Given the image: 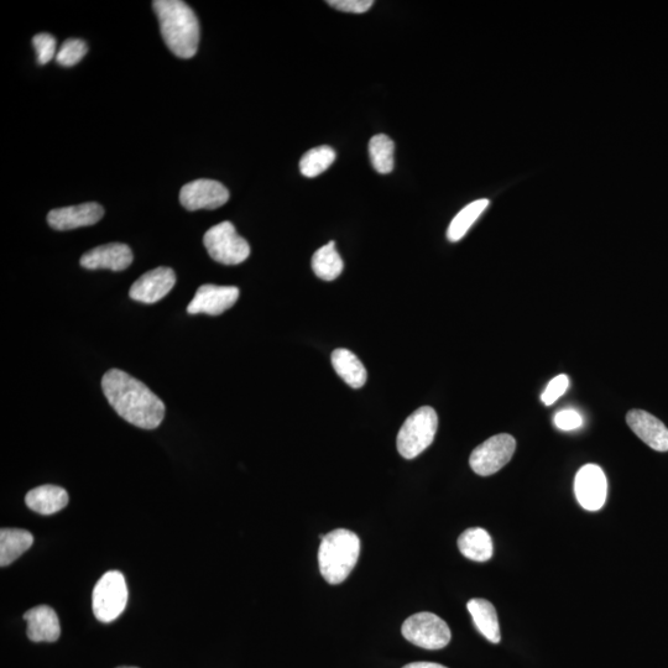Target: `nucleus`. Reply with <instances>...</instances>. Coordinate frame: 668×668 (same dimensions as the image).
<instances>
[{
  "mask_svg": "<svg viewBox=\"0 0 668 668\" xmlns=\"http://www.w3.org/2000/svg\"><path fill=\"white\" fill-rule=\"evenodd\" d=\"M102 389L114 411L139 429H158L165 417L163 400L148 386L119 369L108 370Z\"/></svg>",
  "mask_w": 668,
  "mask_h": 668,
  "instance_id": "nucleus-1",
  "label": "nucleus"
},
{
  "mask_svg": "<svg viewBox=\"0 0 668 668\" xmlns=\"http://www.w3.org/2000/svg\"><path fill=\"white\" fill-rule=\"evenodd\" d=\"M153 8L172 54L180 59L195 56L200 44V23L189 5L181 0H155Z\"/></svg>",
  "mask_w": 668,
  "mask_h": 668,
  "instance_id": "nucleus-2",
  "label": "nucleus"
},
{
  "mask_svg": "<svg viewBox=\"0 0 668 668\" xmlns=\"http://www.w3.org/2000/svg\"><path fill=\"white\" fill-rule=\"evenodd\" d=\"M360 555V540L353 531L338 529L323 536L318 550V566L322 577L330 584H341L356 567Z\"/></svg>",
  "mask_w": 668,
  "mask_h": 668,
  "instance_id": "nucleus-3",
  "label": "nucleus"
},
{
  "mask_svg": "<svg viewBox=\"0 0 668 668\" xmlns=\"http://www.w3.org/2000/svg\"><path fill=\"white\" fill-rule=\"evenodd\" d=\"M438 416L430 406L420 407L407 417L398 435V451L406 459H414L427 450L435 440Z\"/></svg>",
  "mask_w": 668,
  "mask_h": 668,
  "instance_id": "nucleus-4",
  "label": "nucleus"
},
{
  "mask_svg": "<svg viewBox=\"0 0 668 668\" xmlns=\"http://www.w3.org/2000/svg\"><path fill=\"white\" fill-rule=\"evenodd\" d=\"M128 588L123 573H104L92 594V609L101 623H112L127 608Z\"/></svg>",
  "mask_w": 668,
  "mask_h": 668,
  "instance_id": "nucleus-5",
  "label": "nucleus"
},
{
  "mask_svg": "<svg viewBox=\"0 0 668 668\" xmlns=\"http://www.w3.org/2000/svg\"><path fill=\"white\" fill-rule=\"evenodd\" d=\"M203 244L213 260L224 265L242 264L249 258L250 247L231 222H222L208 229Z\"/></svg>",
  "mask_w": 668,
  "mask_h": 668,
  "instance_id": "nucleus-6",
  "label": "nucleus"
},
{
  "mask_svg": "<svg viewBox=\"0 0 668 668\" xmlns=\"http://www.w3.org/2000/svg\"><path fill=\"white\" fill-rule=\"evenodd\" d=\"M404 638L425 650H441L450 644L452 634L445 620L433 613L412 615L401 628Z\"/></svg>",
  "mask_w": 668,
  "mask_h": 668,
  "instance_id": "nucleus-7",
  "label": "nucleus"
},
{
  "mask_svg": "<svg viewBox=\"0 0 668 668\" xmlns=\"http://www.w3.org/2000/svg\"><path fill=\"white\" fill-rule=\"evenodd\" d=\"M515 450V438L508 433H500L478 446L472 452L469 464L478 476L489 477L510 462Z\"/></svg>",
  "mask_w": 668,
  "mask_h": 668,
  "instance_id": "nucleus-8",
  "label": "nucleus"
},
{
  "mask_svg": "<svg viewBox=\"0 0 668 668\" xmlns=\"http://www.w3.org/2000/svg\"><path fill=\"white\" fill-rule=\"evenodd\" d=\"M608 482L603 469L597 464H587L579 469L574 479V494L579 505L588 511H598L607 500Z\"/></svg>",
  "mask_w": 668,
  "mask_h": 668,
  "instance_id": "nucleus-9",
  "label": "nucleus"
},
{
  "mask_svg": "<svg viewBox=\"0 0 668 668\" xmlns=\"http://www.w3.org/2000/svg\"><path fill=\"white\" fill-rule=\"evenodd\" d=\"M229 191L221 182L213 180H196L182 187L180 202L187 211L217 210L226 205Z\"/></svg>",
  "mask_w": 668,
  "mask_h": 668,
  "instance_id": "nucleus-10",
  "label": "nucleus"
},
{
  "mask_svg": "<svg viewBox=\"0 0 668 668\" xmlns=\"http://www.w3.org/2000/svg\"><path fill=\"white\" fill-rule=\"evenodd\" d=\"M239 299V289L236 286H217L212 284L202 285L197 290L195 297L187 306L190 315L218 316L232 309Z\"/></svg>",
  "mask_w": 668,
  "mask_h": 668,
  "instance_id": "nucleus-11",
  "label": "nucleus"
},
{
  "mask_svg": "<svg viewBox=\"0 0 668 668\" xmlns=\"http://www.w3.org/2000/svg\"><path fill=\"white\" fill-rule=\"evenodd\" d=\"M175 284V271L160 266L140 276L130 287L129 296L130 299L142 302V304H156L174 289Z\"/></svg>",
  "mask_w": 668,
  "mask_h": 668,
  "instance_id": "nucleus-12",
  "label": "nucleus"
},
{
  "mask_svg": "<svg viewBox=\"0 0 668 668\" xmlns=\"http://www.w3.org/2000/svg\"><path fill=\"white\" fill-rule=\"evenodd\" d=\"M104 216V210L96 202L82 203V205L52 210L48 215L51 228L56 231H71V229L90 227L98 223Z\"/></svg>",
  "mask_w": 668,
  "mask_h": 668,
  "instance_id": "nucleus-13",
  "label": "nucleus"
},
{
  "mask_svg": "<svg viewBox=\"0 0 668 668\" xmlns=\"http://www.w3.org/2000/svg\"><path fill=\"white\" fill-rule=\"evenodd\" d=\"M626 422L641 441L657 452H668V429L664 422L644 410H631Z\"/></svg>",
  "mask_w": 668,
  "mask_h": 668,
  "instance_id": "nucleus-14",
  "label": "nucleus"
},
{
  "mask_svg": "<svg viewBox=\"0 0 668 668\" xmlns=\"http://www.w3.org/2000/svg\"><path fill=\"white\" fill-rule=\"evenodd\" d=\"M134 255L127 244L109 243L82 255L81 265L88 270L123 271L133 263Z\"/></svg>",
  "mask_w": 668,
  "mask_h": 668,
  "instance_id": "nucleus-15",
  "label": "nucleus"
},
{
  "mask_svg": "<svg viewBox=\"0 0 668 668\" xmlns=\"http://www.w3.org/2000/svg\"><path fill=\"white\" fill-rule=\"evenodd\" d=\"M24 620L28 623L26 634L34 643H55L59 640L60 620L55 610L48 605H39V607L28 610L24 614Z\"/></svg>",
  "mask_w": 668,
  "mask_h": 668,
  "instance_id": "nucleus-16",
  "label": "nucleus"
},
{
  "mask_svg": "<svg viewBox=\"0 0 668 668\" xmlns=\"http://www.w3.org/2000/svg\"><path fill=\"white\" fill-rule=\"evenodd\" d=\"M25 504L35 513L52 515L66 508L69 504V494L57 485H41L26 494Z\"/></svg>",
  "mask_w": 668,
  "mask_h": 668,
  "instance_id": "nucleus-17",
  "label": "nucleus"
},
{
  "mask_svg": "<svg viewBox=\"0 0 668 668\" xmlns=\"http://www.w3.org/2000/svg\"><path fill=\"white\" fill-rule=\"evenodd\" d=\"M467 608L479 633L490 643L499 644L501 640L500 626L494 605L488 600L476 598L469 600Z\"/></svg>",
  "mask_w": 668,
  "mask_h": 668,
  "instance_id": "nucleus-18",
  "label": "nucleus"
},
{
  "mask_svg": "<svg viewBox=\"0 0 668 668\" xmlns=\"http://www.w3.org/2000/svg\"><path fill=\"white\" fill-rule=\"evenodd\" d=\"M458 549L469 560L487 562L493 557L494 545L488 531L480 527H473L459 536Z\"/></svg>",
  "mask_w": 668,
  "mask_h": 668,
  "instance_id": "nucleus-19",
  "label": "nucleus"
},
{
  "mask_svg": "<svg viewBox=\"0 0 668 668\" xmlns=\"http://www.w3.org/2000/svg\"><path fill=\"white\" fill-rule=\"evenodd\" d=\"M332 365L339 377L351 388L360 389L367 383V369L356 354L348 349H336L332 353Z\"/></svg>",
  "mask_w": 668,
  "mask_h": 668,
  "instance_id": "nucleus-20",
  "label": "nucleus"
},
{
  "mask_svg": "<svg viewBox=\"0 0 668 668\" xmlns=\"http://www.w3.org/2000/svg\"><path fill=\"white\" fill-rule=\"evenodd\" d=\"M34 544V536L20 529L0 531V566H9Z\"/></svg>",
  "mask_w": 668,
  "mask_h": 668,
  "instance_id": "nucleus-21",
  "label": "nucleus"
},
{
  "mask_svg": "<svg viewBox=\"0 0 668 668\" xmlns=\"http://www.w3.org/2000/svg\"><path fill=\"white\" fill-rule=\"evenodd\" d=\"M344 263L336 250V244L330 242L317 250L312 257V270L317 278L323 281H333L342 274Z\"/></svg>",
  "mask_w": 668,
  "mask_h": 668,
  "instance_id": "nucleus-22",
  "label": "nucleus"
},
{
  "mask_svg": "<svg viewBox=\"0 0 668 668\" xmlns=\"http://www.w3.org/2000/svg\"><path fill=\"white\" fill-rule=\"evenodd\" d=\"M488 206L489 200H478L469 203L468 206L464 207L463 210L453 218L450 227H448V240L452 243L459 242V240L466 236L473 224L477 222V219L483 215V212L487 210Z\"/></svg>",
  "mask_w": 668,
  "mask_h": 668,
  "instance_id": "nucleus-23",
  "label": "nucleus"
},
{
  "mask_svg": "<svg viewBox=\"0 0 668 668\" xmlns=\"http://www.w3.org/2000/svg\"><path fill=\"white\" fill-rule=\"evenodd\" d=\"M395 144L388 135H375L369 142L370 161L379 174H390L394 170Z\"/></svg>",
  "mask_w": 668,
  "mask_h": 668,
  "instance_id": "nucleus-24",
  "label": "nucleus"
},
{
  "mask_svg": "<svg viewBox=\"0 0 668 668\" xmlns=\"http://www.w3.org/2000/svg\"><path fill=\"white\" fill-rule=\"evenodd\" d=\"M336 160V151L331 146H317L315 149L307 151L300 161L301 174L309 177H316L330 169Z\"/></svg>",
  "mask_w": 668,
  "mask_h": 668,
  "instance_id": "nucleus-25",
  "label": "nucleus"
},
{
  "mask_svg": "<svg viewBox=\"0 0 668 668\" xmlns=\"http://www.w3.org/2000/svg\"><path fill=\"white\" fill-rule=\"evenodd\" d=\"M87 44L80 39H69L61 45L56 55L57 64L65 67L75 66L87 54Z\"/></svg>",
  "mask_w": 668,
  "mask_h": 668,
  "instance_id": "nucleus-26",
  "label": "nucleus"
},
{
  "mask_svg": "<svg viewBox=\"0 0 668 668\" xmlns=\"http://www.w3.org/2000/svg\"><path fill=\"white\" fill-rule=\"evenodd\" d=\"M34 49L38 55V64L46 65L54 59L56 54V39L46 33L35 35L33 38Z\"/></svg>",
  "mask_w": 668,
  "mask_h": 668,
  "instance_id": "nucleus-27",
  "label": "nucleus"
},
{
  "mask_svg": "<svg viewBox=\"0 0 668 668\" xmlns=\"http://www.w3.org/2000/svg\"><path fill=\"white\" fill-rule=\"evenodd\" d=\"M568 386H570V380H568L567 375H558V377L552 379L550 384L547 385L544 394L541 396L542 403L547 406L555 404L562 395H565Z\"/></svg>",
  "mask_w": 668,
  "mask_h": 668,
  "instance_id": "nucleus-28",
  "label": "nucleus"
},
{
  "mask_svg": "<svg viewBox=\"0 0 668 668\" xmlns=\"http://www.w3.org/2000/svg\"><path fill=\"white\" fill-rule=\"evenodd\" d=\"M327 4L341 12L363 14L373 7L374 2L372 0H328Z\"/></svg>",
  "mask_w": 668,
  "mask_h": 668,
  "instance_id": "nucleus-29",
  "label": "nucleus"
},
{
  "mask_svg": "<svg viewBox=\"0 0 668 668\" xmlns=\"http://www.w3.org/2000/svg\"><path fill=\"white\" fill-rule=\"evenodd\" d=\"M553 422H555L557 429L562 431L577 430L583 425L582 416L574 410H562L557 412Z\"/></svg>",
  "mask_w": 668,
  "mask_h": 668,
  "instance_id": "nucleus-30",
  "label": "nucleus"
},
{
  "mask_svg": "<svg viewBox=\"0 0 668 668\" xmlns=\"http://www.w3.org/2000/svg\"><path fill=\"white\" fill-rule=\"evenodd\" d=\"M403 668H447L440 664H435V662H412V664L406 665Z\"/></svg>",
  "mask_w": 668,
  "mask_h": 668,
  "instance_id": "nucleus-31",
  "label": "nucleus"
},
{
  "mask_svg": "<svg viewBox=\"0 0 668 668\" xmlns=\"http://www.w3.org/2000/svg\"><path fill=\"white\" fill-rule=\"evenodd\" d=\"M120 668H137V667H120Z\"/></svg>",
  "mask_w": 668,
  "mask_h": 668,
  "instance_id": "nucleus-32",
  "label": "nucleus"
}]
</instances>
